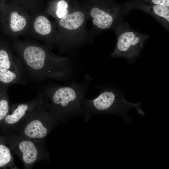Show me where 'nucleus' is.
Instances as JSON below:
<instances>
[{
  "label": "nucleus",
  "mask_w": 169,
  "mask_h": 169,
  "mask_svg": "<svg viewBox=\"0 0 169 169\" xmlns=\"http://www.w3.org/2000/svg\"><path fill=\"white\" fill-rule=\"evenodd\" d=\"M0 68L17 73L26 78L27 72L22 61L7 46L0 47Z\"/></svg>",
  "instance_id": "obj_12"
},
{
  "label": "nucleus",
  "mask_w": 169,
  "mask_h": 169,
  "mask_svg": "<svg viewBox=\"0 0 169 169\" xmlns=\"http://www.w3.org/2000/svg\"><path fill=\"white\" fill-rule=\"evenodd\" d=\"M114 30L117 42L110 56L122 57L126 59L129 64L133 63L139 56L149 36L135 31L125 23H120Z\"/></svg>",
  "instance_id": "obj_7"
},
{
  "label": "nucleus",
  "mask_w": 169,
  "mask_h": 169,
  "mask_svg": "<svg viewBox=\"0 0 169 169\" xmlns=\"http://www.w3.org/2000/svg\"><path fill=\"white\" fill-rule=\"evenodd\" d=\"M11 151L23 163L24 169H31L37 163L45 160L49 161L46 146L13 133H0Z\"/></svg>",
  "instance_id": "obj_6"
},
{
  "label": "nucleus",
  "mask_w": 169,
  "mask_h": 169,
  "mask_svg": "<svg viewBox=\"0 0 169 169\" xmlns=\"http://www.w3.org/2000/svg\"><path fill=\"white\" fill-rule=\"evenodd\" d=\"M44 92L39 90L36 97L28 102L13 104L6 115L0 123V133L13 132L31 113L45 101Z\"/></svg>",
  "instance_id": "obj_10"
},
{
  "label": "nucleus",
  "mask_w": 169,
  "mask_h": 169,
  "mask_svg": "<svg viewBox=\"0 0 169 169\" xmlns=\"http://www.w3.org/2000/svg\"><path fill=\"white\" fill-rule=\"evenodd\" d=\"M12 46L26 72L36 82L67 80L74 71L75 59L72 55L65 57L58 55L45 45L30 40L15 39Z\"/></svg>",
  "instance_id": "obj_1"
},
{
  "label": "nucleus",
  "mask_w": 169,
  "mask_h": 169,
  "mask_svg": "<svg viewBox=\"0 0 169 169\" xmlns=\"http://www.w3.org/2000/svg\"><path fill=\"white\" fill-rule=\"evenodd\" d=\"M65 0H58L52 5H50L45 12L48 15L53 17L55 20L60 19L75 9H71Z\"/></svg>",
  "instance_id": "obj_16"
},
{
  "label": "nucleus",
  "mask_w": 169,
  "mask_h": 169,
  "mask_svg": "<svg viewBox=\"0 0 169 169\" xmlns=\"http://www.w3.org/2000/svg\"><path fill=\"white\" fill-rule=\"evenodd\" d=\"M84 9L92 23V28L89 32V42L91 44L100 32L114 30L120 23L122 14L118 8L112 6L94 5Z\"/></svg>",
  "instance_id": "obj_9"
},
{
  "label": "nucleus",
  "mask_w": 169,
  "mask_h": 169,
  "mask_svg": "<svg viewBox=\"0 0 169 169\" xmlns=\"http://www.w3.org/2000/svg\"><path fill=\"white\" fill-rule=\"evenodd\" d=\"M7 25L10 35L16 39L23 35L26 30L30 20V13L22 9H13L7 13Z\"/></svg>",
  "instance_id": "obj_11"
},
{
  "label": "nucleus",
  "mask_w": 169,
  "mask_h": 169,
  "mask_svg": "<svg viewBox=\"0 0 169 169\" xmlns=\"http://www.w3.org/2000/svg\"><path fill=\"white\" fill-rule=\"evenodd\" d=\"M92 80L86 75L81 83L73 82L65 86L48 85L41 90L53 109L67 120L83 114L82 103Z\"/></svg>",
  "instance_id": "obj_2"
},
{
  "label": "nucleus",
  "mask_w": 169,
  "mask_h": 169,
  "mask_svg": "<svg viewBox=\"0 0 169 169\" xmlns=\"http://www.w3.org/2000/svg\"><path fill=\"white\" fill-rule=\"evenodd\" d=\"M141 102L132 103L127 102L120 90L110 87H104L99 95L93 99H85L82 105L84 121L98 114H114L122 117L125 121L131 120L126 115L129 109L134 108L142 115L145 113L141 108Z\"/></svg>",
  "instance_id": "obj_4"
},
{
  "label": "nucleus",
  "mask_w": 169,
  "mask_h": 169,
  "mask_svg": "<svg viewBox=\"0 0 169 169\" xmlns=\"http://www.w3.org/2000/svg\"><path fill=\"white\" fill-rule=\"evenodd\" d=\"M5 139L0 136V169H18L14 164L12 151Z\"/></svg>",
  "instance_id": "obj_15"
},
{
  "label": "nucleus",
  "mask_w": 169,
  "mask_h": 169,
  "mask_svg": "<svg viewBox=\"0 0 169 169\" xmlns=\"http://www.w3.org/2000/svg\"><path fill=\"white\" fill-rule=\"evenodd\" d=\"M30 20L23 35L41 41L50 49L59 47V33L54 22L51 20L45 12L33 10L30 13Z\"/></svg>",
  "instance_id": "obj_8"
},
{
  "label": "nucleus",
  "mask_w": 169,
  "mask_h": 169,
  "mask_svg": "<svg viewBox=\"0 0 169 169\" xmlns=\"http://www.w3.org/2000/svg\"><path fill=\"white\" fill-rule=\"evenodd\" d=\"M26 79L17 73L0 68V90L14 84H26Z\"/></svg>",
  "instance_id": "obj_13"
},
{
  "label": "nucleus",
  "mask_w": 169,
  "mask_h": 169,
  "mask_svg": "<svg viewBox=\"0 0 169 169\" xmlns=\"http://www.w3.org/2000/svg\"><path fill=\"white\" fill-rule=\"evenodd\" d=\"M88 15L84 9H75L63 18L55 20L60 38L61 53L74 51L89 42L86 28Z\"/></svg>",
  "instance_id": "obj_5"
},
{
  "label": "nucleus",
  "mask_w": 169,
  "mask_h": 169,
  "mask_svg": "<svg viewBox=\"0 0 169 169\" xmlns=\"http://www.w3.org/2000/svg\"><path fill=\"white\" fill-rule=\"evenodd\" d=\"M151 2L155 5L169 7V0H151Z\"/></svg>",
  "instance_id": "obj_18"
},
{
  "label": "nucleus",
  "mask_w": 169,
  "mask_h": 169,
  "mask_svg": "<svg viewBox=\"0 0 169 169\" xmlns=\"http://www.w3.org/2000/svg\"><path fill=\"white\" fill-rule=\"evenodd\" d=\"M66 120L53 109L46 97L44 102L12 133L46 146L45 141L48 134L57 126L66 123Z\"/></svg>",
  "instance_id": "obj_3"
},
{
  "label": "nucleus",
  "mask_w": 169,
  "mask_h": 169,
  "mask_svg": "<svg viewBox=\"0 0 169 169\" xmlns=\"http://www.w3.org/2000/svg\"><path fill=\"white\" fill-rule=\"evenodd\" d=\"M142 10L153 17L167 30L169 29V7L154 5Z\"/></svg>",
  "instance_id": "obj_14"
},
{
  "label": "nucleus",
  "mask_w": 169,
  "mask_h": 169,
  "mask_svg": "<svg viewBox=\"0 0 169 169\" xmlns=\"http://www.w3.org/2000/svg\"><path fill=\"white\" fill-rule=\"evenodd\" d=\"M8 88L0 90V123L7 115L10 106L7 94Z\"/></svg>",
  "instance_id": "obj_17"
}]
</instances>
